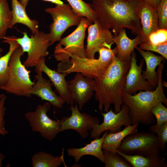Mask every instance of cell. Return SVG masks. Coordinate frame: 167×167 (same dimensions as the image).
<instances>
[{
  "mask_svg": "<svg viewBox=\"0 0 167 167\" xmlns=\"http://www.w3.org/2000/svg\"><path fill=\"white\" fill-rule=\"evenodd\" d=\"M70 109L71 111L70 116L63 117L59 120L60 132L72 129L77 132L83 139H86L89 135L88 131H90L95 125L99 124V118L86 113H81L76 103L75 106L71 105Z\"/></svg>",
  "mask_w": 167,
  "mask_h": 167,
  "instance_id": "11",
  "label": "cell"
},
{
  "mask_svg": "<svg viewBox=\"0 0 167 167\" xmlns=\"http://www.w3.org/2000/svg\"><path fill=\"white\" fill-rule=\"evenodd\" d=\"M158 29H167V0H161L156 8Z\"/></svg>",
  "mask_w": 167,
  "mask_h": 167,
  "instance_id": "32",
  "label": "cell"
},
{
  "mask_svg": "<svg viewBox=\"0 0 167 167\" xmlns=\"http://www.w3.org/2000/svg\"><path fill=\"white\" fill-rule=\"evenodd\" d=\"M92 24L88 19L83 17L75 30L59 41V43L55 47L54 54L56 60L61 62L69 60L71 55L85 57L84 45L85 32Z\"/></svg>",
  "mask_w": 167,
  "mask_h": 167,
  "instance_id": "6",
  "label": "cell"
},
{
  "mask_svg": "<svg viewBox=\"0 0 167 167\" xmlns=\"http://www.w3.org/2000/svg\"><path fill=\"white\" fill-rule=\"evenodd\" d=\"M68 82L74 101L78 104V108L81 111L93 95V79L76 72L73 79Z\"/></svg>",
  "mask_w": 167,
  "mask_h": 167,
  "instance_id": "17",
  "label": "cell"
},
{
  "mask_svg": "<svg viewBox=\"0 0 167 167\" xmlns=\"http://www.w3.org/2000/svg\"><path fill=\"white\" fill-rule=\"evenodd\" d=\"M37 73L35 76L36 82L32 86V95H36L58 108H62L65 103L53 90L50 80L44 78L42 72Z\"/></svg>",
  "mask_w": 167,
  "mask_h": 167,
  "instance_id": "18",
  "label": "cell"
},
{
  "mask_svg": "<svg viewBox=\"0 0 167 167\" xmlns=\"http://www.w3.org/2000/svg\"><path fill=\"white\" fill-rule=\"evenodd\" d=\"M128 107L123 104L120 111L115 113L111 108L108 112L101 114L103 118V122L94 126L90 131L91 138L94 139L100 137L101 135L106 131L109 133H115L121 131L122 127L132 125V119L129 114Z\"/></svg>",
  "mask_w": 167,
  "mask_h": 167,
  "instance_id": "12",
  "label": "cell"
},
{
  "mask_svg": "<svg viewBox=\"0 0 167 167\" xmlns=\"http://www.w3.org/2000/svg\"><path fill=\"white\" fill-rule=\"evenodd\" d=\"M35 72H43L49 77L51 84L54 86L59 96L65 103L73 105L74 100L69 88L68 82L65 79L67 74L60 73L49 68L45 63V58H41L35 66Z\"/></svg>",
  "mask_w": 167,
  "mask_h": 167,
  "instance_id": "15",
  "label": "cell"
},
{
  "mask_svg": "<svg viewBox=\"0 0 167 167\" xmlns=\"http://www.w3.org/2000/svg\"><path fill=\"white\" fill-rule=\"evenodd\" d=\"M6 97V96L5 95L0 99V130H3L5 129L4 117L6 110L5 106Z\"/></svg>",
  "mask_w": 167,
  "mask_h": 167,
  "instance_id": "35",
  "label": "cell"
},
{
  "mask_svg": "<svg viewBox=\"0 0 167 167\" xmlns=\"http://www.w3.org/2000/svg\"><path fill=\"white\" fill-rule=\"evenodd\" d=\"M73 11L79 16L88 19L92 23L97 20L95 12L92 9L91 4L83 0H66Z\"/></svg>",
  "mask_w": 167,
  "mask_h": 167,
  "instance_id": "27",
  "label": "cell"
},
{
  "mask_svg": "<svg viewBox=\"0 0 167 167\" xmlns=\"http://www.w3.org/2000/svg\"><path fill=\"white\" fill-rule=\"evenodd\" d=\"M109 132V131H105L101 137L94 139L83 147L68 148L67 149L68 155L73 157L75 162H79L82 156L88 155L96 157L101 162L104 163V158L102 146L104 139Z\"/></svg>",
  "mask_w": 167,
  "mask_h": 167,
  "instance_id": "19",
  "label": "cell"
},
{
  "mask_svg": "<svg viewBox=\"0 0 167 167\" xmlns=\"http://www.w3.org/2000/svg\"><path fill=\"white\" fill-rule=\"evenodd\" d=\"M43 1H48L55 3L56 5H61L63 4V2L61 0H42Z\"/></svg>",
  "mask_w": 167,
  "mask_h": 167,
  "instance_id": "37",
  "label": "cell"
},
{
  "mask_svg": "<svg viewBox=\"0 0 167 167\" xmlns=\"http://www.w3.org/2000/svg\"><path fill=\"white\" fill-rule=\"evenodd\" d=\"M15 36H5L3 43H7L9 45L8 52L0 57V88L6 84L8 77V62L11 55L14 49L19 45L18 43Z\"/></svg>",
  "mask_w": 167,
  "mask_h": 167,
  "instance_id": "25",
  "label": "cell"
},
{
  "mask_svg": "<svg viewBox=\"0 0 167 167\" xmlns=\"http://www.w3.org/2000/svg\"><path fill=\"white\" fill-rule=\"evenodd\" d=\"M45 11L51 15L53 20L49 33L51 45L60 40L68 28L78 26L83 17L76 13L68 4L56 5L54 7L46 8Z\"/></svg>",
  "mask_w": 167,
  "mask_h": 167,
  "instance_id": "8",
  "label": "cell"
},
{
  "mask_svg": "<svg viewBox=\"0 0 167 167\" xmlns=\"http://www.w3.org/2000/svg\"><path fill=\"white\" fill-rule=\"evenodd\" d=\"M137 2L136 0H92L91 6L101 26L112 29L113 35L125 28L137 35L141 31L140 20L135 12Z\"/></svg>",
  "mask_w": 167,
  "mask_h": 167,
  "instance_id": "2",
  "label": "cell"
},
{
  "mask_svg": "<svg viewBox=\"0 0 167 167\" xmlns=\"http://www.w3.org/2000/svg\"><path fill=\"white\" fill-rule=\"evenodd\" d=\"M8 133V131L6 129L3 130H0V134L4 135Z\"/></svg>",
  "mask_w": 167,
  "mask_h": 167,
  "instance_id": "40",
  "label": "cell"
},
{
  "mask_svg": "<svg viewBox=\"0 0 167 167\" xmlns=\"http://www.w3.org/2000/svg\"><path fill=\"white\" fill-rule=\"evenodd\" d=\"M50 108V104L47 102L38 105L34 111L26 112L24 114L32 131L39 132L42 137L49 141L60 132L61 126L59 120L52 119L48 116L47 112Z\"/></svg>",
  "mask_w": 167,
  "mask_h": 167,
  "instance_id": "10",
  "label": "cell"
},
{
  "mask_svg": "<svg viewBox=\"0 0 167 167\" xmlns=\"http://www.w3.org/2000/svg\"><path fill=\"white\" fill-rule=\"evenodd\" d=\"M130 63L131 61H123L116 55L103 73L93 79L95 98L101 112H108L112 104L115 113L120 111L123 105L122 94Z\"/></svg>",
  "mask_w": 167,
  "mask_h": 167,
  "instance_id": "1",
  "label": "cell"
},
{
  "mask_svg": "<svg viewBox=\"0 0 167 167\" xmlns=\"http://www.w3.org/2000/svg\"><path fill=\"white\" fill-rule=\"evenodd\" d=\"M23 35L22 37L16 38L23 51L28 53L23 64L26 68L35 67L41 58H45L49 54L47 49L51 44L49 33L39 31L31 37L28 36L26 32H24Z\"/></svg>",
  "mask_w": 167,
  "mask_h": 167,
  "instance_id": "9",
  "label": "cell"
},
{
  "mask_svg": "<svg viewBox=\"0 0 167 167\" xmlns=\"http://www.w3.org/2000/svg\"><path fill=\"white\" fill-rule=\"evenodd\" d=\"M161 102L157 103L152 109V113L156 119V124L160 126L167 122V108Z\"/></svg>",
  "mask_w": 167,
  "mask_h": 167,
  "instance_id": "31",
  "label": "cell"
},
{
  "mask_svg": "<svg viewBox=\"0 0 167 167\" xmlns=\"http://www.w3.org/2000/svg\"><path fill=\"white\" fill-rule=\"evenodd\" d=\"M12 13L7 0H0V41L11 28Z\"/></svg>",
  "mask_w": 167,
  "mask_h": 167,
  "instance_id": "28",
  "label": "cell"
},
{
  "mask_svg": "<svg viewBox=\"0 0 167 167\" xmlns=\"http://www.w3.org/2000/svg\"><path fill=\"white\" fill-rule=\"evenodd\" d=\"M12 19L11 28L17 23L27 26L32 34L39 31V23L36 19H31L28 15L24 8L18 0H11Z\"/></svg>",
  "mask_w": 167,
  "mask_h": 167,
  "instance_id": "23",
  "label": "cell"
},
{
  "mask_svg": "<svg viewBox=\"0 0 167 167\" xmlns=\"http://www.w3.org/2000/svg\"><path fill=\"white\" fill-rule=\"evenodd\" d=\"M29 0H19V2L25 8H26L29 2Z\"/></svg>",
  "mask_w": 167,
  "mask_h": 167,
  "instance_id": "38",
  "label": "cell"
},
{
  "mask_svg": "<svg viewBox=\"0 0 167 167\" xmlns=\"http://www.w3.org/2000/svg\"><path fill=\"white\" fill-rule=\"evenodd\" d=\"M136 55L134 50L131 54L130 65L126 76L125 87L123 92L131 95L135 94L139 90L152 91L155 90L142 76L144 59H141L138 65Z\"/></svg>",
  "mask_w": 167,
  "mask_h": 167,
  "instance_id": "14",
  "label": "cell"
},
{
  "mask_svg": "<svg viewBox=\"0 0 167 167\" xmlns=\"http://www.w3.org/2000/svg\"><path fill=\"white\" fill-rule=\"evenodd\" d=\"M139 48L143 50L157 53L165 58L167 59V42L157 45L148 42H143L139 45Z\"/></svg>",
  "mask_w": 167,
  "mask_h": 167,
  "instance_id": "33",
  "label": "cell"
},
{
  "mask_svg": "<svg viewBox=\"0 0 167 167\" xmlns=\"http://www.w3.org/2000/svg\"><path fill=\"white\" fill-rule=\"evenodd\" d=\"M113 41L117 48L116 56L124 61H131V54L137 46L143 43L140 35L133 39L127 36L125 28L122 29L115 35H113Z\"/></svg>",
  "mask_w": 167,
  "mask_h": 167,
  "instance_id": "20",
  "label": "cell"
},
{
  "mask_svg": "<svg viewBox=\"0 0 167 167\" xmlns=\"http://www.w3.org/2000/svg\"><path fill=\"white\" fill-rule=\"evenodd\" d=\"M98 52L99 55L97 59L71 55L70 59L58 64L57 71L67 75L79 72L93 79L98 78L109 66L114 56L117 54V48L116 47L113 49L103 47Z\"/></svg>",
  "mask_w": 167,
  "mask_h": 167,
  "instance_id": "4",
  "label": "cell"
},
{
  "mask_svg": "<svg viewBox=\"0 0 167 167\" xmlns=\"http://www.w3.org/2000/svg\"><path fill=\"white\" fill-rule=\"evenodd\" d=\"M117 150L128 155L145 156L159 154V141L157 135L151 132H136L127 135Z\"/></svg>",
  "mask_w": 167,
  "mask_h": 167,
  "instance_id": "7",
  "label": "cell"
},
{
  "mask_svg": "<svg viewBox=\"0 0 167 167\" xmlns=\"http://www.w3.org/2000/svg\"><path fill=\"white\" fill-rule=\"evenodd\" d=\"M24 53L19 45L13 50L8 62L7 83L0 89L17 96L31 97L34 83L30 79V71L21 63L20 58Z\"/></svg>",
  "mask_w": 167,
  "mask_h": 167,
  "instance_id": "5",
  "label": "cell"
},
{
  "mask_svg": "<svg viewBox=\"0 0 167 167\" xmlns=\"http://www.w3.org/2000/svg\"><path fill=\"white\" fill-rule=\"evenodd\" d=\"M139 124L125 126L122 130L114 133H108L105 135L102 146V149L116 154V150L123 139L127 135L137 132Z\"/></svg>",
  "mask_w": 167,
  "mask_h": 167,
  "instance_id": "24",
  "label": "cell"
},
{
  "mask_svg": "<svg viewBox=\"0 0 167 167\" xmlns=\"http://www.w3.org/2000/svg\"><path fill=\"white\" fill-rule=\"evenodd\" d=\"M88 30L86 58H94L96 53L102 48L111 49L114 42L110 30L103 28L97 20L88 26Z\"/></svg>",
  "mask_w": 167,
  "mask_h": 167,
  "instance_id": "13",
  "label": "cell"
},
{
  "mask_svg": "<svg viewBox=\"0 0 167 167\" xmlns=\"http://www.w3.org/2000/svg\"><path fill=\"white\" fill-rule=\"evenodd\" d=\"M135 12L141 25L142 40L143 42H148L150 35L158 29L156 8L145 1H140L137 2Z\"/></svg>",
  "mask_w": 167,
  "mask_h": 167,
  "instance_id": "16",
  "label": "cell"
},
{
  "mask_svg": "<svg viewBox=\"0 0 167 167\" xmlns=\"http://www.w3.org/2000/svg\"><path fill=\"white\" fill-rule=\"evenodd\" d=\"M3 50L2 48L0 47V56H1V53L3 51Z\"/></svg>",
  "mask_w": 167,
  "mask_h": 167,
  "instance_id": "41",
  "label": "cell"
},
{
  "mask_svg": "<svg viewBox=\"0 0 167 167\" xmlns=\"http://www.w3.org/2000/svg\"><path fill=\"white\" fill-rule=\"evenodd\" d=\"M148 42L156 45L167 42V29H158L150 35Z\"/></svg>",
  "mask_w": 167,
  "mask_h": 167,
  "instance_id": "34",
  "label": "cell"
},
{
  "mask_svg": "<svg viewBox=\"0 0 167 167\" xmlns=\"http://www.w3.org/2000/svg\"><path fill=\"white\" fill-rule=\"evenodd\" d=\"M5 95H6L4 94H0V99Z\"/></svg>",
  "mask_w": 167,
  "mask_h": 167,
  "instance_id": "42",
  "label": "cell"
},
{
  "mask_svg": "<svg viewBox=\"0 0 167 167\" xmlns=\"http://www.w3.org/2000/svg\"><path fill=\"white\" fill-rule=\"evenodd\" d=\"M137 2L145 1L154 7L157 8L161 0H136Z\"/></svg>",
  "mask_w": 167,
  "mask_h": 167,
  "instance_id": "36",
  "label": "cell"
},
{
  "mask_svg": "<svg viewBox=\"0 0 167 167\" xmlns=\"http://www.w3.org/2000/svg\"><path fill=\"white\" fill-rule=\"evenodd\" d=\"M105 167H132L125 158L117 153L103 149Z\"/></svg>",
  "mask_w": 167,
  "mask_h": 167,
  "instance_id": "29",
  "label": "cell"
},
{
  "mask_svg": "<svg viewBox=\"0 0 167 167\" xmlns=\"http://www.w3.org/2000/svg\"><path fill=\"white\" fill-rule=\"evenodd\" d=\"M135 48L142 56L146 63V69L142 71V76L155 89L158 82V75L156 69L157 66L161 64V62L165 58L162 56L156 55L148 51H145L139 47L136 46Z\"/></svg>",
  "mask_w": 167,
  "mask_h": 167,
  "instance_id": "21",
  "label": "cell"
},
{
  "mask_svg": "<svg viewBox=\"0 0 167 167\" xmlns=\"http://www.w3.org/2000/svg\"><path fill=\"white\" fill-rule=\"evenodd\" d=\"M5 155L2 153H0V167L2 165V162L5 158Z\"/></svg>",
  "mask_w": 167,
  "mask_h": 167,
  "instance_id": "39",
  "label": "cell"
},
{
  "mask_svg": "<svg viewBox=\"0 0 167 167\" xmlns=\"http://www.w3.org/2000/svg\"><path fill=\"white\" fill-rule=\"evenodd\" d=\"M148 130L150 132L155 134L158 136L160 150H165L167 142V122L160 126L156 124L152 125Z\"/></svg>",
  "mask_w": 167,
  "mask_h": 167,
  "instance_id": "30",
  "label": "cell"
},
{
  "mask_svg": "<svg viewBox=\"0 0 167 167\" xmlns=\"http://www.w3.org/2000/svg\"><path fill=\"white\" fill-rule=\"evenodd\" d=\"M116 152L125 158L132 167H167L166 161L159 154L145 156L138 154H126L117 150Z\"/></svg>",
  "mask_w": 167,
  "mask_h": 167,
  "instance_id": "22",
  "label": "cell"
},
{
  "mask_svg": "<svg viewBox=\"0 0 167 167\" xmlns=\"http://www.w3.org/2000/svg\"><path fill=\"white\" fill-rule=\"evenodd\" d=\"M63 162V155L54 156L49 153L42 151L36 153L31 157L33 167H58Z\"/></svg>",
  "mask_w": 167,
  "mask_h": 167,
  "instance_id": "26",
  "label": "cell"
},
{
  "mask_svg": "<svg viewBox=\"0 0 167 167\" xmlns=\"http://www.w3.org/2000/svg\"><path fill=\"white\" fill-rule=\"evenodd\" d=\"M164 67L163 62L158 66L157 71L158 82L156 89L152 91H140L133 95L122 92V101L128 107L132 125L140 123L148 126L154 123L155 118L152 112L153 107L159 101L167 105V99L164 92L162 79Z\"/></svg>",
  "mask_w": 167,
  "mask_h": 167,
  "instance_id": "3",
  "label": "cell"
}]
</instances>
